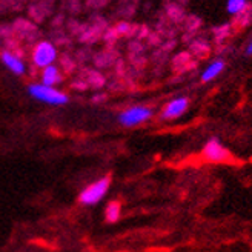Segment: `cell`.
<instances>
[{"label":"cell","instance_id":"1","mask_svg":"<svg viewBox=\"0 0 252 252\" xmlns=\"http://www.w3.org/2000/svg\"><path fill=\"white\" fill-rule=\"evenodd\" d=\"M28 94L34 97L35 100H40V102H45L53 106H63V105H66L69 100L68 94L62 93L57 88L45 86L42 83H31L28 86Z\"/></svg>","mask_w":252,"mask_h":252},{"label":"cell","instance_id":"2","mask_svg":"<svg viewBox=\"0 0 252 252\" xmlns=\"http://www.w3.org/2000/svg\"><path fill=\"white\" fill-rule=\"evenodd\" d=\"M109 185H111V177L109 175H105L100 180L88 185L83 191L80 192L79 195V201L82 205H88V206H93V205H97L100 200H102L108 189H109Z\"/></svg>","mask_w":252,"mask_h":252},{"label":"cell","instance_id":"3","mask_svg":"<svg viewBox=\"0 0 252 252\" xmlns=\"http://www.w3.org/2000/svg\"><path fill=\"white\" fill-rule=\"evenodd\" d=\"M151 117H153V109L148 106L137 105L122 111L119 114V123L123 126H137L148 122Z\"/></svg>","mask_w":252,"mask_h":252},{"label":"cell","instance_id":"4","mask_svg":"<svg viewBox=\"0 0 252 252\" xmlns=\"http://www.w3.org/2000/svg\"><path fill=\"white\" fill-rule=\"evenodd\" d=\"M201 154H203V157L208 161H212V163H223L231 157L229 149L220 142L219 137H211L205 143Z\"/></svg>","mask_w":252,"mask_h":252},{"label":"cell","instance_id":"5","mask_svg":"<svg viewBox=\"0 0 252 252\" xmlns=\"http://www.w3.org/2000/svg\"><path fill=\"white\" fill-rule=\"evenodd\" d=\"M56 59H57V49L51 42L43 40L35 45L32 51V60L35 66L46 68L49 65H53Z\"/></svg>","mask_w":252,"mask_h":252},{"label":"cell","instance_id":"6","mask_svg":"<svg viewBox=\"0 0 252 252\" xmlns=\"http://www.w3.org/2000/svg\"><path fill=\"white\" fill-rule=\"evenodd\" d=\"M189 108V98L188 97H175L165 105L161 109V119L163 120H174L182 117Z\"/></svg>","mask_w":252,"mask_h":252},{"label":"cell","instance_id":"7","mask_svg":"<svg viewBox=\"0 0 252 252\" xmlns=\"http://www.w3.org/2000/svg\"><path fill=\"white\" fill-rule=\"evenodd\" d=\"M0 60L3 62V65L11 71V72H14L17 75H23L25 71H27V66H25V63L23 60L16 56V54H12L9 51H2L0 53Z\"/></svg>","mask_w":252,"mask_h":252},{"label":"cell","instance_id":"8","mask_svg":"<svg viewBox=\"0 0 252 252\" xmlns=\"http://www.w3.org/2000/svg\"><path fill=\"white\" fill-rule=\"evenodd\" d=\"M224 69H226V62L223 59H214L209 65L205 68V71L201 72L200 79L203 83L212 82V80H216Z\"/></svg>","mask_w":252,"mask_h":252},{"label":"cell","instance_id":"9","mask_svg":"<svg viewBox=\"0 0 252 252\" xmlns=\"http://www.w3.org/2000/svg\"><path fill=\"white\" fill-rule=\"evenodd\" d=\"M40 79H42V85L45 86H56L62 82V74L59 71L57 66L54 65H49L46 68H43L42 71V75H40Z\"/></svg>","mask_w":252,"mask_h":252},{"label":"cell","instance_id":"10","mask_svg":"<svg viewBox=\"0 0 252 252\" xmlns=\"http://www.w3.org/2000/svg\"><path fill=\"white\" fill-rule=\"evenodd\" d=\"M251 6L248 0H228L226 2V11L229 12L231 16H240Z\"/></svg>","mask_w":252,"mask_h":252},{"label":"cell","instance_id":"11","mask_svg":"<svg viewBox=\"0 0 252 252\" xmlns=\"http://www.w3.org/2000/svg\"><path fill=\"white\" fill-rule=\"evenodd\" d=\"M120 212H122V205L119 203L117 200L114 201H111V203L106 206V211H105V216H106V220L109 223H114L119 220L120 217Z\"/></svg>","mask_w":252,"mask_h":252},{"label":"cell","instance_id":"12","mask_svg":"<svg viewBox=\"0 0 252 252\" xmlns=\"http://www.w3.org/2000/svg\"><path fill=\"white\" fill-rule=\"evenodd\" d=\"M231 28H232L231 23H223V25H220V27L214 28V35H216V40L217 42H223V40L228 39L229 34H231Z\"/></svg>","mask_w":252,"mask_h":252},{"label":"cell","instance_id":"13","mask_svg":"<svg viewBox=\"0 0 252 252\" xmlns=\"http://www.w3.org/2000/svg\"><path fill=\"white\" fill-rule=\"evenodd\" d=\"M252 22V6H249L243 14L235 17V27H248Z\"/></svg>","mask_w":252,"mask_h":252},{"label":"cell","instance_id":"14","mask_svg":"<svg viewBox=\"0 0 252 252\" xmlns=\"http://www.w3.org/2000/svg\"><path fill=\"white\" fill-rule=\"evenodd\" d=\"M245 56H248V57L252 56V39L249 40V43H248V46H246V49H245Z\"/></svg>","mask_w":252,"mask_h":252},{"label":"cell","instance_id":"15","mask_svg":"<svg viewBox=\"0 0 252 252\" xmlns=\"http://www.w3.org/2000/svg\"><path fill=\"white\" fill-rule=\"evenodd\" d=\"M0 45H2V37H0Z\"/></svg>","mask_w":252,"mask_h":252}]
</instances>
